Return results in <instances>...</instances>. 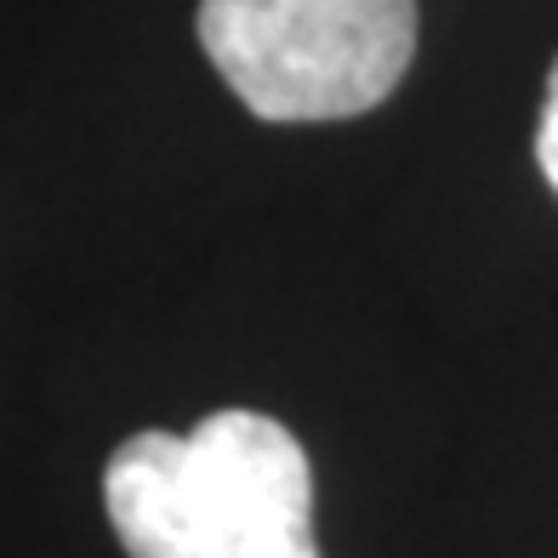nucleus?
<instances>
[{"instance_id": "1", "label": "nucleus", "mask_w": 558, "mask_h": 558, "mask_svg": "<svg viewBox=\"0 0 558 558\" xmlns=\"http://www.w3.org/2000/svg\"><path fill=\"white\" fill-rule=\"evenodd\" d=\"M104 507L132 558H319L308 456L263 411L132 434L104 468Z\"/></svg>"}, {"instance_id": "3", "label": "nucleus", "mask_w": 558, "mask_h": 558, "mask_svg": "<svg viewBox=\"0 0 558 558\" xmlns=\"http://www.w3.org/2000/svg\"><path fill=\"white\" fill-rule=\"evenodd\" d=\"M536 160H542V177L558 194V63L547 74V97H542V125H536Z\"/></svg>"}, {"instance_id": "2", "label": "nucleus", "mask_w": 558, "mask_h": 558, "mask_svg": "<svg viewBox=\"0 0 558 558\" xmlns=\"http://www.w3.org/2000/svg\"><path fill=\"white\" fill-rule=\"evenodd\" d=\"M199 46L251 114L353 120L411 69L416 0H199Z\"/></svg>"}]
</instances>
